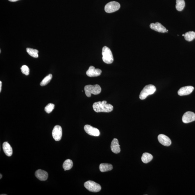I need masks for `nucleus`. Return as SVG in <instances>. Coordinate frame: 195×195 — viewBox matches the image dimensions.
<instances>
[{"instance_id":"1","label":"nucleus","mask_w":195,"mask_h":195,"mask_svg":"<svg viewBox=\"0 0 195 195\" xmlns=\"http://www.w3.org/2000/svg\"><path fill=\"white\" fill-rule=\"evenodd\" d=\"M107 101L98 102L94 103L93 107L94 110L98 112H110L113 110V106L111 104H107Z\"/></svg>"},{"instance_id":"2","label":"nucleus","mask_w":195,"mask_h":195,"mask_svg":"<svg viewBox=\"0 0 195 195\" xmlns=\"http://www.w3.org/2000/svg\"><path fill=\"white\" fill-rule=\"evenodd\" d=\"M84 90L87 97H90L91 94L98 95L101 91V88L100 85L96 84L94 85H87L85 86Z\"/></svg>"},{"instance_id":"3","label":"nucleus","mask_w":195,"mask_h":195,"mask_svg":"<svg viewBox=\"0 0 195 195\" xmlns=\"http://www.w3.org/2000/svg\"><path fill=\"white\" fill-rule=\"evenodd\" d=\"M102 55H103V61L105 63L107 64H111L113 63V55L109 47L106 46L103 47L102 51Z\"/></svg>"},{"instance_id":"4","label":"nucleus","mask_w":195,"mask_h":195,"mask_svg":"<svg viewBox=\"0 0 195 195\" xmlns=\"http://www.w3.org/2000/svg\"><path fill=\"white\" fill-rule=\"evenodd\" d=\"M156 91V88L153 85H147L141 91L139 98L141 100L146 99L148 95L153 94Z\"/></svg>"},{"instance_id":"5","label":"nucleus","mask_w":195,"mask_h":195,"mask_svg":"<svg viewBox=\"0 0 195 195\" xmlns=\"http://www.w3.org/2000/svg\"><path fill=\"white\" fill-rule=\"evenodd\" d=\"M84 185L87 189L93 192H98L100 191L101 189V186L93 181H86Z\"/></svg>"},{"instance_id":"6","label":"nucleus","mask_w":195,"mask_h":195,"mask_svg":"<svg viewBox=\"0 0 195 195\" xmlns=\"http://www.w3.org/2000/svg\"><path fill=\"white\" fill-rule=\"evenodd\" d=\"M120 5L118 2L112 1L106 4L104 10L106 13H111L117 11L119 9Z\"/></svg>"},{"instance_id":"7","label":"nucleus","mask_w":195,"mask_h":195,"mask_svg":"<svg viewBox=\"0 0 195 195\" xmlns=\"http://www.w3.org/2000/svg\"><path fill=\"white\" fill-rule=\"evenodd\" d=\"M52 136L55 141H58L61 140L62 136V129L61 126H55L52 130Z\"/></svg>"},{"instance_id":"8","label":"nucleus","mask_w":195,"mask_h":195,"mask_svg":"<svg viewBox=\"0 0 195 195\" xmlns=\"http://www.w3.org/2000/svg\"><path fill=\"white\" fill-rule=\"evenodd\" d=\"M84 129L86 132L90 135L95 136H100V130L95 127L89 125H86L85 126Z\"/></svg>"},{"instance_id":"9","label":"nucleus","mask_w":195,"mask_h":195,"mask_svg":"<svg viewBox=\"0 0 195 195\" xmlns=\"http://www.w3.org/2000/svg\"><path fill=\"white\" fill-rule=\"evenodd\" d=\"M182 121L184 123H188L195 121V114L191 111L185 112L182 116Z\"/></svg>"},{"instance_id":"10","label":"nucleus","mask_w":195,"mask_h":195,"mask_svg":"<svg viewBox=\"0 0 195 195\" xmlns=\"http://www.w3.org/2000/svg\"><path fill=\"white\" fill-rule=\"evenodd\" d=\"M102 70L100 69H95L93 66H91L86 71V74L89 77H96L100 75Z\"/></svg>"},{"instance_id":"11","label":"nucleus","mask_w":195,"mask_h":195,"mask_svg":"<svg viewBox=\"0 0 195 195\" xmlns=\"http://www.w3.org/2000/svg\"><path fill=\"white\" fill-rule=\"evenodd\" d=\"M150 28L151 29L154 30L157 32L164 33L167 32L166 28L163 26L161 24L158 22L155 23H151L150 25Z\"/></svg>"},{"instance_id":"12","label":"nucleus","mask_w":195,"mask_h":195,"mask_svg":"<svg viewBox=\"0 0 195 195\" xmlns=\"http://www.w3.org/2000/svg\"><path fill=\"white\" fill-rule=\"evenodd\" d=\"M194 89V88L192 86H189L181 88L178 90V94L180 96L188 95L191 94Z\"/></svg>"},{"instance_id":"13","label":"nucleus","mask_w":195,"mask_h":195,"mask_svg":"<svg viewBox=\"0 0 195 195\" xmlns=\"http://www.w3.org/2000/svg\"><path fill=\"white\" fill-rule=\"evenodd\" d=\"M158 140L162 145L169 146L171 144V141L169 138L164 134H160L158 136Z\"/></svg>"},{"instance_id":"14","label":"nucleus","mask_w":195,"mask_h":195,"mask_svg":"<svg viewBox=\"0 0 195 195\" xmlns=\"http://www.w3.org/2000/svg\"><path fill=\"white\" fill-rule=\"evenodd\" d=\"M36 176L39 180L42 181H45L47 180L48 178V174L45 171L38 169L35 172Z\"/></svg>"},{"instance_id":"15","label":"nucleus","mask_w":195,"mask_h":195,"mask_svg":"<svg viewBox=\"0 0 195 195\" xmlns=\"http://www.w3.org/2000/svg\"><path fill=\"white\" fill-rule=\"evenodd\" d=\"M111 148L112 152L115 154H118L120 152V145L118 139H113L111 143Z\"/></svg>"},{"instance_id":"16","label":"nucleus","mask_w":195,"mask_h":195,"mask_svg":"<svg viewBox=\"0 0 195 195\" xmlns=\"http://www.w3.org/2000/svg\"><path fill=\"white\" fill-rule=\"evenodd\" d=\"M3 149L4 153L8 157H10L13 153V150L10 145L8 142H4L3 144Z\"/></svg>"},{"instance_id":"17","label":"nucleus","mask_w":195,"mask_h":195,"mask_svg":"<svg viewBox=\"0 0 195 195\" xmlns=\"http://www.w3.org/2000/svg\"><path fill=\"white\" fill-rule=\"evenodd\" d=\"M113 166L112 165L108 163H102L100 164V169L101 172H106L112 170Z\"/></svg>"},{"instance_id":"18","label":"nucleus","mask_w":195,"mask_h":195,"mask_svg":"<svg viewBox=\"0 0 195 195\" xmlns=\"http://www.w3.org/2000/svg\"><path fill=\"white\" fill-rule=\"evenodd\" d=\"M153 159V155L148 153H144L141 157L142 161L144 163H149Z\"/></svg>"},{"instance_id":"19","label":"nucleus","mask_w":195,"mask_h":195,"mask_svg":"<svg viewBox=\"0 0 195 195\" xmlns=\"http://www.w3.org/2000/svg\"><path fill=\"white\" fill-rule=\"evenodd\" d=\"M184 38L187 41H192L195 38V32L193 31H189L184 34Z\"/></svg>"},{"instance_id":"20","label":"nucleus","mask_w":195,"mask_h":195,"mask_svg":"<svg viewBox=\"0 0 195 195\" xmlns=\"http://www.w3.org/2000/svg\"><path fill=\"white\" fill-rule=\"evenodd\" d=\"M73 166V163L72 161L70 159H68L64 161L63 164V168L64 171L70 170L72 169Z\"/></svg>"},{"instance_id":"21","label":"nucleus","mask_w":195,"mask_h":195,"mask_svg":"<svg viewBox=\"0 0 195 195\" xmlns=\"http://www.w3.org/2000/svg\"><path fill=\"white\" fill-rule=\"evenodd\" d=\"M176 8L178 11H181L184 9L185 6L184 0H176Z\"/></svg>"},{"instance_id":"22","label":"nucleus","mask_w":195,"mask_h":195,"mask_svg":"<svg viewBox=\"0 0 195 195\" xmlns=\"http://www.w3.org/2000/svg\"><path fill=\"white\" fill-rule=\"evenodd\" d=\"M26 52L28 53L33 57L38 58V51L37 49L27 48L26 49Z\"/></svg>"},{"instance_id":"23","label":"nucleus","mask_w":195,"mask_h":195,"mask_svg":"<svg viewBox=\"0 0 195 195\" xmlns=\"http://www.w3.org/2000/svg\"><path fill=\"white\" fill-rule=\"evenodd\" d=\"M52 74H49L48 75L46 76L42 80L40 83V85L41 86H45L48 84L52 79Z\"/></svg>"},{"instance_id":"24","label":"nucleus","mask_w":195,"mask_h":195,"mask_svg":"<svg viewBox=\"0 0 195 195\" xmlns=\"http://www.w3.org/2000/svg\"><path fill=\"white\" fill-rule=\"evenodd\" d=\"M55 105L53 103H50L48 104L45 108V110L48 114L50 113L54 109Z\"/></svg>"},{"instance_id":"25","label":"nucleus","mask_w":195,"mask_h":195,"mask_svg":"<svg viewBox=\"0 0 195 195\" xmlns=\"http://www.w3.org/2000/svg\"><path fill=\"white\" fill-rule=\"evenodd\" d=\"M21 70L23 74L25 75L28 76L29 74V69L27 66L26 65H22L21 68Z\"/></svg>"},{"instance_id":"26","label":"nucleus","mask_w":195,"mask_h":195,"mask_svg":"<svg viewBox=\"0 0 195 195\" xmlns=\"http://www.w3.org/2000/svg\"><path fill=\"white\" fill-rule=\"evenodd\" d=\"M1 86H2V82L0 81V92H1Z\"/></svg>"},{"instance_id":"27","label":"nucleus","mask_w":195,"mask_h":195,"mask_svg":"<svg viewBox=\"0 0 195 195\" xmlns=\"http://www.w3.org/2000/svg\"><path fill=\"white\" fill-rule=\"evenodd\" d=\"M8 1H11V2H15V1H18L19 0H8Z\"/></svg>"},{"instance_id":"28","label":"nucleus","mask_w":195,"mask_h":195,"mask_svg":"<svg viewBox=\"0 0 195 195\" xmlns=\"http://www.w3.org/2000/svg\"><path fill=\"white\" fill-rule=\"evenodd\" d=\"M1 175V178H0L1 179V178H2V175H1H1Z\"/></svg>"},{"instance_id":"29","label":"nucleus","mask_w":195,"mask_h":195,"mask_svg":"<svg viewBox=\"0 0 195 195\" xmlns=\"http://www.w3.org/2000/svg\"><path fill=\"white\" fill-rule=\"evenodd\" d=\"M182 36H184V34H182Z\"/></svg>"}]
</instances>
